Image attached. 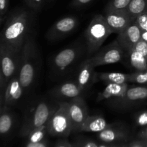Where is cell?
Listing matches in <instances>:
<instances>
[{"label": "cell", "instance_id": "cell-27", "mask_svg": "<svg viewBox=\"0 0 147 147\" xmlns=\"http://www.w3.org/2000/svg\"><path fill=\"white\" fill-rule=\"evenodd\" d=\"M133 22L139 27L141 32L147 31V12H144L138 15Z\"/></svg>", "mask_w": 147, "mask_h": 147}, {"label": "cell", "instance_id": "cell-17", "mask_svg": "<svg viewBox=\"0 0 147 147\" xmlns=\"http://www.w3.org/2000/svg\"><path fill=\"white\" fill-rule=\"evenodd\" d=\"M128 131L125 128L112 124H110L106 129L97 133L98 139L102 142L106 144H113L125 141L128 138Z\"/></svg>", "mask_w": 147, "mask_h": 147}, {"label": "cell", "instance_id": "cell-8", "mask_svg": "<svg viewBox=\"0 0 147 147\" xmlns=\"http://www.w3.org/2000/svg\"><path fill=\"white\" fill-rule=\"evenodd\" d=\"M124 52L115 40L108 45L101 47L93 55L89 56L87 58L92 65L97 67L98 66L119 63L123 57Z\"/></svg>", "mask_w": 147, "mask_h": 147}, {"label": "cell", "instance_id": "cell-10", "mask_svg": "<svg viewBox=\"0 0 147 147\" xmlns=\"http://www.w3.org/2000/svg\"><path fill=\"white\" fill-rule=\"evenodd\" d=\"M79 24V20L74 16H66L56 21L48 30L46 37L50 41L61 40L71 34Z\"/></svg>", "mask_w": 147, "mask_h": 147}, {"label": "cell", "instance_id": "cell-29", "mask_svg": "<svg viewBox=\"0 0 147 147\" xmlns=\"http://www.w3.org/2000/svg\"><path fill=\"white\" fill-rule=\"evenodd\" d=\"M26 4L35 11H39L43 7L45 0H24Z\"/></svg>", "mask_w": 147, "mask_h": 147}, {"label": "cell", "instance_id": "cell-35", "mask_svg": "<svg viewBox=\"0 0 147 147\" xmlns=\"http://www.w3.org/2000/svg\"><path fill=\"white\" fill-rule=\"evenodd\" d=\"M128 147H146L142 140H134L128 144Z\"/></svg>", "mask_w": 147, "mask_h": 147}, {"label": "cell", "instance_id": "cell-28", "mask_svg": "<svg viewBox=\"0 0 147 147\" xmlns=\"http://www.w3.org/2000/svg\"><path fill=\"white\" fill-rule=\"evenodd\" d=\"M72 147H98L99 144L91 139H81L71 144Z\"/></svg>", "mask_w": 147, "mask_h": 147}, {"label": "cell", "instance_id": "cell-13", "mask_svg": "<svg viewBox=\"0 0 147 147\" xmlns=\"http://www.w3.org/2000/svg\"><path fill=\"white\" fill-rule=\"evenodd\" d=\"M104 17L112 33L119 34L133 21L125 10L105 11Z\"/></svg>", "mask_w": 147, "mask_h": 147}, {"label": "cell", "instance_id": "cell-36", "mask_svg": "<svg viewBox=\"0 0 147 147\" xmlns=\"http://www.w3.org/2000/svg\"><path fill=\"white\" fill-rule=\"evenodd\" d=\"M54 147H72V146L71 144L69 143L67 140L62 139V140H59L56 144Z\"/></svg>", "mask_w": 147, "mask_h": 147}, {"label": "cell", "instance_id": "cell-33", "mask_svg": "<svg viewBox=\"0 0 147 147\" xmlns=\"http://www.w3.org/2000/svg\"><path fill=\"white\" fill-rule=\"evenodd\" d=\"M24 147H48V141L45 139L42 142H37V143H33V142L27 141Z\"/></svg>", "mask_w": 147, "mask_h": 147}, {"label": "cell", "instance_id": "cell-6", "mask_svg": "<svg viewBox=\"0 0 147 147\" xmlns=\"http://www.w3.org/2000/svg\"><path fill=\"white\" fill-rule=\"evenodd\" d=\"M56 108L45 100L38 102L24 118L20 131V136L26 138L34 129L46 125Z\"/></svg>", "mask_w": 147, "mask_h": 147}, {"label": "cell", "instance_id": "cell-15", "mask_svg": "<svg viewBox=\"0 0 147 147\" xmlns=\"http://www.w3.org/2000/svg\"><path fill=\"white\" fill-rule=\"evenodd\" d=\"M24 93V90L20 83L17 73L6 85L4 96V103L6 107L16 104L22 97Z\"/></svg>", "mask_w": 147, "mask_h": 147}, {"label": "cell", "instance_id": "cell-20", "mask_svg": "<svg viewBox=\"0 0 147 147\" xmlns=\"http://www.w3.org/2000/svg\"><path fill=\"white\" fill-rule=\"evenodd\" d=\"M128 55L129 63L131 67L137 71H144L147 70V59L139 52L131 49L126 52Z\"/></svg>", "mask_w": 147, "mask_h": 147}, {"label": "cell", "instance_id": "cell-32", "mask_svg": "<svg viewBox=\"0 0 147 147\" xmlns=\"http://www.w3.org/2000/svg\"><path fill=\"white\" fill-rule=\"evenodd\" d=\"M137 123H138L139 126H147V111L143 112L138 116V118H137Z\"/></svg>", "mask_w": 147, "mask_h": 147}, {"label": "cell", "instance_id": "cell-4", "mask_svg": "<svg viewBox=\"0 0 147 147\" xmlns=\"http://www.w3.org/2000/svg\"><path fill=\"white\" fill-rule=\"evenodd\" d=\"M84 49L86 45L82 42H75L58 53L52 61L53 74L56 76L67 74L82 57L84 52H86Z\"/></svg>", "mask_w": 147, "mask_h": 147}, {"label": "cell", "instance_id": "cell-22", "mask_svg": "<svg viewBox=\"0 0 147 147\" xmlns=\"http://www.w3.org/2000/svg\"><path fill=\"white\" fill-rule=\"evenodd\" d=\"M96 79L105 82V83L122 84L128 83V74L122 73H101L96 74Z\"/></svg>", "mask_w": 147, "mask_h": 147}, {"label": "cell", "instance_id": "cell-2", "mask_svg": "<svg viewBox=\"0 0 147 147\" xmlns=\"http://www.w3.org/2000/svg\"><path fill=\"white\" fill-rule=\"evenodd\" d=\"M39 65V53L33 32L25 39L21 50L18 77L24 92L34 85Z\"/></svg>", "mask_w": 147, "mask_h": 147}, {"label": "cell", "instance_id": "cell-7", "mask_svg": "<svg viewBox=\"0 0 147 147\" xmlns=\"http://www.w3.org/2000/svg\"><path fill=\"white\" fill-rule=\"evenodd\" d=\"M1 74L4 85L18 73L21 51L0 42Z\"/></svg>", "mask_w": 147, "mask_h": 147}, {"label": "cell", "instance_id": "cell-18", "mask_svg": "<svg viewBox=\"0 0 147 147\" xmlns=\"http://www.w3.org/2000/svg\"><path fill=\"white\" fill-rule=\"evenodd\" d=\"M129 87L128 83H122V84H117V83H106V87L102 92L98 95V100H108L110 102L120 98L128 88Z\"/></svg>", "mask_w": 147, "mask_h": 147}, {"label": "cell", "instance_id": "cell-39", "mask_svg": "<svg viewBox=\"0 0 147 147\" xmlns=\"http://www.w3.org/2000/svg\"><path fill=\"white\" fill-rule=\"evenodd\" d=\"M141 40H144V41L146 42H147V31L142 32H141Z\"/></svg>", "mask_w": 147, "mask_h": 147}, {"label": "cell", "instance_id": "cell-21", "mask_svg": "<svg viewBox=\"0 0 147 147\" xmlns=\"http://www.w3.org/2000/svg\"><path fill=\"white\" fill-rule=\"evenodd\" d=\"M14 115L7 107L2 109L0 111V134H8L14 126Z\"/></svg>", "mask_w": 147, "mask_h": 147}, {"label": "cell", "instance_id": "cell-37", "mask_svg": "<svg viewBox=\"0 0 147 147\" xmlns=\"http://www.w3.org/2000/svg\"><path fill=\"white\" fill-rule=\"evenodd\" d=\"M139 137L141 140L147 141V126H146L139 133Z\"/></svg>", "mask_w": 147, "mask_h": 147}, {"label": "cell", "instance_id": "cell-16", "mask_svg": "<svg viewBox=\"0 0 147 147\" xmlns=\"http://www.w3.org/2000/svg\"><path fill=\"white\" fill-rule=\"evenodd\" d=\"M96 80V73L95 67L86 58L79 66L76 76V83L79 87L84 91Z\"/></svg>", "mask_w": 147, "mask_h": 147}, {"label": "cell", "instance_id": "cell-12", "mask_svg": "<svg viewBox=\"0 0 147 147\" xmlns=\"http://www.w3.org/2000/svg\"><path fill=\"white\" fill-rule=\"evenodd\" d=\"M141 30L134 22H132L128 27L118 34L116 40L122 50L129 51L141 40Z\"/></svg>", "mask_w": 147, "mask_h": 147}, {"label": "cell", "instance_id": "cell-38", "mask_svg": "<svg viewBox=\"0 0 147 147\" xmlns=\"http://www.w3.org/2000/svg\"><path fill=\"white\" fill-rule=\"evenodd\" d=\"M4 85V81L1 78H0V111L2 109H1V86Z\"/></svg>", "mask_w": 147, "mask_h": 147}, {"label": "cell", "instance_id": "cell-43", "mask_svg": "<svg viewBox=\"0 0 147 147\" xmlns=\"http://www.w3.org/2000/svg\"><path fill=\"white\" fill-rule=\"evenodd\" d=\"M142 141H143V140H142ZM143 142H144V145H145V146L147 147V141H143Z\"/></svg>", "mask_w": 147, "mask_h": 147}, {"label": "cell", "instance_id": "cell-19", "mask_svg": "<svg viewBox=\"0 0 147 147\" xmlns=\"http://www.w3.org/2000/svg\"><path fill=\"white\" fill-rule=\"evenodd\" d=\"M109 123L101 116H88L82 124L80 132L99 133L109 126Z\"/></svg>", "mask_w": 147, "mask_h": 147}, {"label": "cell", "instance_id": "cell-30", "mask_svg": "<svg viewBox=\"0 0 147 147\" xmlns=\"http://www.w3.org/2000/svg\"><path fill=\"white\" fill-rule=\"evenodd\" d=\"M132 49H134L136 51L139 52L140 53L143 55L147 59V42L144 41V40H141L138 42H137L135 45Z\"/></svg>", "mask_w": 147, "mask_h": 147}, {"label": "cell", "instance_id": "cell-44", "mask_svg": "<svg viewBox=\"0 0 147 147\" xmlns=\"http://www.w3.org/2000/svg\"><path fill=\"white\" fill-rule=\"evenodd\" d=\"M119 146V145H117V144H114V146H113V147H118Z\"/></svg>", "mask_w": 147, "mask_h": 147}, {"label": "cell", "instance_id": "cell-25", "mask_svg": "<svg viewBox=\"0 0 147 147\" xmlns=\"http://www.w3.org/2000/svg\"><path fill=\"white\" fill-rule=\"evenodd\" d=\"M131 0H110L105 7V11H124L126 9Z\"/></svg>", "mask_w": 147, "mask_h": 147}, {"label": "cell", "instance_id": "cell-23", "mask_svg": "<svg viewBox=\"0 0 147 147\" xmlns=\"http://www.w3.org/2000/svg\"><path fill=\"white\" fill-rule=\"evenodd\" d=\"M125 11L133 21L138 15L147 12V0H131Z\"/></svg>", "mask_w": 147, "mask_h": 147}, {"label": "cell", "instance_id": "cell-3", "mask_svg": "<svg viewBox=\"0 0 147 147\" xmlns=\"http://www.w3.org/2000/svg\"><path fill=\"white\" fill-rule=\"evenodd\" d=\"M112 34L104 15L96 14L89 22L86 32V49L88 56H92L101 48L105 40Z\"/></svg>", "mask_w": 147, "mask_h": 147}, {"label": "cell", "instance_id": "cell-34", "mask_svg": "<svg viewBox=\"0 0 147 147\" xmlns=\"http://www.w3.org/2000/svg\"><path fill=\"white\" fill-rule=\"evenodd\" d=\"M9 0H0V15L2 16L7 11L8 8Z\"/></svg>", "mask_w": 147, "mask_h": 147}, {"label": "cell", "instance_id": "cell-26", "mask_svg": "<svg viewBox=\"0 0 147 147\" xmlns=\"http://www.w3.org/2000/svg\"><path fill=\"white\" fill-rule=\"evenodd\" d=\"M128 83H133L138 85H147V70L136 71L128 74Z\"/></svg>", "mask_w": 147, "mask_h": 147}, {"label": "cell", "instance_id": "cell-11", "mask_svg": "<svg viewBox=\"0 0 147 147\" xmlns=\"http://www.w3.org/2000/svg\"><path fill=\"white\" fill-rule=\"evenodd\" d=\"M146 99L147 85L129 86L123 96L118 100L112 102V103L116 107L128 109Z\"/></svg>", "mask_w": 147, "mask_h": 147}, {"label": "cell", "instance_id": "cell-45", "mask_svg": "<svg viewBox=\"0 0 147 147\" xmlns=\"http://www.w3.org/2000/svg\"><path fill=\"white\" fill-rule=\"evenodd\" d=\"M1 16L0 15V24H1Z\"/></svg>", "mask_w": 147, "mask_h": 147}, {"label": "cell", "instance_id": "cell-9", "mask_svg": "<svg viewBox=\"0 0 147 147\" xmlns=\"http://www.w3.org/2000/svg\"><path fill=\"white\" fill-rule=\"evenodd\" d=\"M68 111L73 132H80L82 124L89 116L86 102L82 96L68 101Z\"/></svg>", "mask_w": 147, "mask_h": 147}, {"label": "cell", "instance_id": "cell-14", "mask_svg": "<svg viewBox=\"0 0 147 147\" xmlns=\"http://www.w3.org/2000/svg\"><path fill=\"white\" fill-rule=\"evenodd\" d=\"M84 90L77 84L76 81L69 80L56 86L50 90L53 97L62 100H71L82 96Z\"/></svg>", "mask_w": 147, "mask_h": 147}, {"label": "cell", "instance_id": "cell-42", "mask_svg": "<svg viewBox=\"0 0 147 147\" xmlns=\"http://www.w3.org/2000/svg\"><path fill=\"white\" fill-rule=\"evenodd\" d=\"M118 147H128V144H121V145H119V146Z\"/></svg>", "mask_w": 147, "mask_h": 147}, {"label": "cell", "instance_id": "cell-41", "mask_svg": "<svg viewBox=\"0 0 147 147\" xmlns=\"http://www.w3.org/2000/svg\"><path fill=\"white\" fill-rule=\"evenodd\" d=\"M0 78L2 79V77H1V53H0Z\"/></svg>", "mask_w": 147, "mask_h": 147}, {"label": "cell", "instance_id": "cell-40", "mask_svg": "<svg viewBox=\"0 0 147 147\" xmlns=\"http://www.w3.org/2000/svg\"><path fill=\"white\" fill-rule=\"evenodd\" d=\"M113 146H114L113 144L103 143V144H99V146L98 147H113Z\"/></svg>", "mask_w": 147, "mask_h": 147}, {"label": "cell", "instance_id": "cell-1", "mask_svg": "<svg viewBox=\"0 0 147 147\" xmlns=\"http://www.w3.org/2000/svg\"><path fill=\"white\" fill-rule=\"evenodd\" d=\"M33 15L25 9L17 10L9 17L0 35V42L21 51L24 42L32 31Z\"/></svg>", "mask_w": 147, "mask_h": 147}, {"label": "cell", "instance_id": "cell-24", "mask_svg": "<svg viewBox=\"0 0 147 147\" xmlns=\"http://www.w3.org/2000/svg\"><path fill=\"white\" fill-rule=\"evenodd\" d=\"M48 134L47 126L46 125L40 126L37 129H34L33 131L30 132L27 136V141L33 143H37V142H42V141L46 139V136Z\"/></svg>", "mask_w": 147, "mask_h": 147}, {"label": "cell", "instance_id": "cell-5", "mask_svg": "<svg viewBox=\"0 0 147 147\" xmlns=\"http://www.w3.org/2000/svg\"><path fill=\"white\" fill-rule=\"evenodd\" d=\"M48 134L55 137L66 138L72 133V127L68 111V101L60 102L49 118Z\"/></svg>", "mask_w": 147, "mask_h": 147}, {"label": "cell", "instance_id": "cell-31", "mask_svg": "<svg viewBox=\"0 0 147 147\" xmlns=\"http://www.w3.org/2000/svg\"><path fill=\"white\" fill-rule=\"evenodd\" d=\"M92 1L93 0H72L70 5L74 8H80L87 5Z\"/></svg>", "mask_w": 147, "mask_h": 147}]
</instances>
